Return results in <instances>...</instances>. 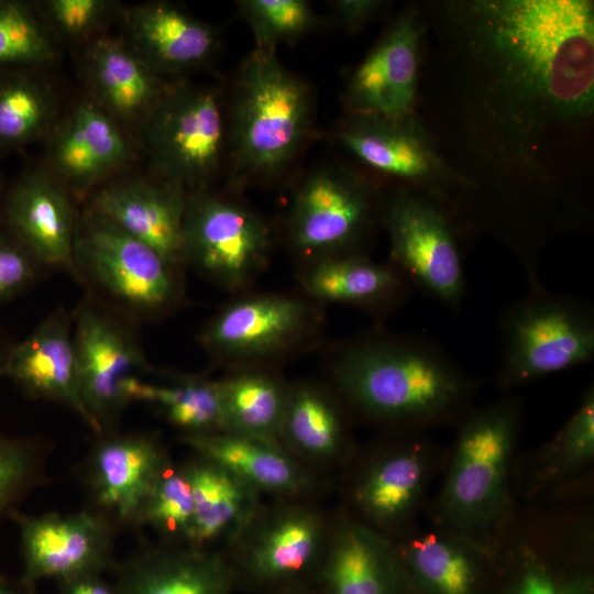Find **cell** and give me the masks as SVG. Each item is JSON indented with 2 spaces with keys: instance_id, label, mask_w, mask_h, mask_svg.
<instances>
[{
  "instance_id": "cell-26",
  "label": "cell",
  "mask_w": 594,
  "mask_h": 594,
  "mask_svg": "<svg viewBox=\"0 0 594 594\" xmlns=\"http://www.w3.org/2000/svg\"><path fill=\"white\" fill-rule=\"evenodd\" d=\"M194 514L188 538L202 543L242 531L253 518L254 488L237 475L207 460L186 470Z\"/></svg>"
},
{
  "instance_id": "cell-35",
  "label": "cell",
  "mask_w": 594,
  "mask_h": 594,
  "mask_svg": "<svg viewBox=\"0 0 594 594\" xmlns=\"http://www.w3.org/2000/svg\"><path fill=\"white\" fill-rule=\"evenodd\" d=\"M54 57L47 28L32 6L0 0V66H33Z\"/></svg>"
},
{
  "instance_id": "cell-2",
  "label": "cell",
  "mask_w": 594,
  "mask_h": 594,
  "mask_svg": "<svg viewBox=\"0 0 594 594\" xmlns=\"http://www.w3.org/2000/svg\"><path fill=\"white\" fill-rule=\"evenodd\" d=\"M332 375L358 413L411 430L459 421L476 389L475 381L437 341L381 329L344 343Z\"/></svg>"
},
{
  "instance_id": "cell-33",
  "label": "cell",
  "mask_w": 594,
  "mask_h": 594,
  "mask_svg": "<svg viewBox=\"0 0 594 594\" xmlns=\"http://www.w3.org/2000/svg\"><path fill=\"white\" fill-rule=\"evenodd\" d=\"M279 432L300 451L315 457H330L341 447L344 425L334 403L310 386L287 394Z\"/></svg>"
},
{
  "instance_id": "cell-39",
  "label": "cell",
  "mask_w": 594,
  "mask_h": 594,
  "mask_svg": "<svg viewBox=\"0 0 594 594\" xmlns=\"http://www.w3.org/2000/svg\"><path fill=\"white\" fill-rule=\"evenodd\" d=\"M111 8L106 0H50L44 2L43 13L59 33L80 38L101 28Z\"/></svg>"
},
{
  "instance_id": "cell-13",
  "label": "cell",
  "mask_w": 594,
  "mask_h": 594,
  "mask_svg": "<svg viewBox=\"0 0 594 594\" xmlns=\"http://www.w3.org/2000/svg\"><path fill=\"white\" fill-rule=\"evenodd\" d=\"M317 320L315 307L283 295H256L233 301L200 334L213 355L237 362L276 356L308 338Z\"/></svg>"
},
{
  "instance_id": "cell-19",
  "label": "cell",
  "mask_w": 594,
  "mask_h": 594,
  "mask_svg": "<svg viewBox=\"0 0 594 594\" xmlns=\"http://www.w3.org/2000/svg\"><path fill=\"white\" fill-rule=\"evenodd\" d=\"M130 44L156 74H177L207 63L218 48L217 32L165 1L135 6L124 13Z\"/></svg>"
},
{
  "instance_id": "cell-25",
  "label": "cell",
  "mask_w": 594,
  "mask_h": 594,
  "mask_svg": "<svg viewBox=\"0 0 594 594\" xmlns=\"http://www.w3.org/2000/svg\"><path fill=\"white\" fill-rule=\"evenodd\" d=\"M188 441L207 460L230 471L254 490L292 493L305 483L300 468L274 439L215 431L191 433Z\"/></svg>"
},
{
  "instance_id": "cell-40",
  "label": "cell",
  "mask_w": 594,
  "mask_h": 594,
  "mask_svg": "<svg viewBox=\"0 0 594 594\" xmlns=\"http://www.w3.org/2000/svg\"><path fill=\"white\" fill-rule=\"evenodd\" d=\"M38 263L11 235L0 233V304L20 293L35 277Z\"/></svg>"
},
{
  "instance_id": "cell-21",
  "label": "cell",
  "mask_w": 594,
  "mask_h": 594,
  "mask_svg": "<svg viewBox=\"0 0 594 594\" xmlns=\"http://www.w3.org/2000/svg\"><path fill=\"white\" fill-rule=\"evenodd\" d=\"M301 284L317 300L355 306L376 316L393 312L413 294V285L393 264L365 254L315 260L302 273Z\"/></svg>"
},
{
  "instance_id": "cell-30",
  "label": "cell",
  "mask_w": 594,
  "mask_h": 594,
  "mask_svg": "<svg viewBox=\"0 0 594 594\" xmlns=\"http://www.w3.org/2000/svg\"><path fill=\"white\" fill-rule=\"evenodd\" d=\"M219 383L223 431L274 439L280 429L288 392L262 373H241Z\"/></svg>"
},
{
  "instance_id": "cell-44",
  "label": "cell",
  "mask_w": 594,
  "mask_h": 594,
  "mask_svg": "<svg viewBox=\"0 0 594 594\" xmlns=\"http://www.w3.org/2000/svg\"><path fill=\"white\" fill-rule=\"evenodd\" d=\"M66 594H116L95 574H87L66 581Z\"/></svg>"
},
{
  "instance_id": "cell-43",
  "label": "cell",
  "mask_w": 594,
  "mask_h": 594,
  "mask_svg": "<svg viewBox=\"0 0 594 594\" xmlns=\"http://www.w3.org/2000/svg\"><path fill=\"white\" fill-rule=\"evenodd\" d=\"M519 594H575L559 587L550 578L538 570L529 571L521 583Z\"/></svg>"
},
{
  "instance_id": "cell-15",
  "label": "cell",
  "mask_w": 594,
  "mask_h": 594,
  "mask_svg": "<svg viewBox=\"0 0 594 594\" xmlns=\"http://www.w3.org/2000/svg\"><path fill=\"white\" fill-rule=\"evenodd\" d=\"M6 218L11 234L38 264L78 275L73 207L56 177L42 170L22 175L8 195Z\"/></svg>"
},
{
  "instance_id": "cell-23",
  "label": "cell",
  "mask_w": 594,
  "mask_h": 594,
  "mask_svg": "<svg viewBox=\"0 0 594 594\" xmlns=\"http://www.w3.org/2000/svg\"><path fill=\"white\" fill-rule=\"evenodd\" d=\"M164 473L161 448L153 439H108L96 450L94 482L98 502L121 520L141 515Z\"/></svg>"
},
{
  "instance_id": "cell-7",
  "label": "cell",
  "mask_w": 594,
  "mask_h": 594,
  "mask_svg": "<svg viewBox=\"0 0 594 594\" xmlns=\"http://www.w3.org/2000/svg\"><path fill=\"white\" fill-rule=\"evenodd\" d=\"M338 136L371 170L429 195L452 217L465 183L418 112L400 118L349 113Z\"/></svg>"
},
{
  "instance_id": "cell-46",
  "label": "cell",
  "mask_w": 594,
  "mask_h": 594,
  "mask_svg": "<svg viewBox=\"0 0 594 594\" xmlns=\"http://www.w3.org/2000/svg\"><path fill=\"white\" fill-rule=\"evenodd\" d=\"M4 356H6V352L3 353V352L0 350V374H1L2 367H3Z\"/></svg>"
},
{
  "instance_id": "cell-14",
  "label": "cell",
  "mask_w": 594,
  "mask_h": 594,
  "mask_svg": "<svg viewBox=\"0 0 594 594\" xmlns=\"http://www.w3.org/2000/svg\"><path fill=\"white\" fill-rule=\"evenodd\" d=\"M73 337L81 398L100 429L127 404L124 385L144 366V356L118 321L88 302L74 316Z\"/></svg>"
},
{
  "instance_id": "cell-38",
  "label": "cell",
  "mask_w": 594,
  "mask_h": 594,
  "mask_svg": "<svg viewBox=\"0 0 594 594\" xmlns=\"http://www.w3.org/2000/svg\"><path fill=\"white\" fill-rule=\"evenodd\" d=\"M194 514L190 483L186 471L162 474L142 515L164 531L188 538Z\"/></svg>"
},
{
  "instance_id": "cell-4",
  "label": "cell",
  "mask_w": 594,
  "mask_h": 594,
  "mask_svg": "<svg viewBox=\"0 0 594 594\" xmlns=\"http://www.w3.org/2000/svg\"><path fill=\"white\" fill-rule=\"evenodd\" d=\"M311 120L307 85L275 51L255 47L240 69L231 110L229 135L238 165L260 178L279 174L306 141Z\"/></svg>"
},
{
  "instance_id": "cell-8",
  "label": "cell",
  "mask_w": 594,
  "mask_h": 594,
  "mask_svg": "<svg viewBox=\"0 0 594 594\" xmlns=\"http://www.w3.org/2000/svg\"><path fill=\"white\" fill-rule=\"evenodd\" d=\"M152 163L163 180L201 191L218 172L227 138L219 92L166 87L144 121Z\"/></svg>"
},
{
  "instance_id": "cell-37",
  "label": "cell",
  "mask_w": 594,
  "mask_h": 594,
  "mask_svg": "<svg viewBox=\"0 0 594 594\" xmlns=\"http://www.w3.org/2000/svg\"><path fill=\"white\" fill-rule=\"evenodd\" d=\"M239 8L250 25L256 47L275 51L311 29L315 15L302 0H243Z\"/></svg>"
},
{
  "instance_id": "cell-1",
  "label": "cell",
  "mask_w": 594,
  "mask_h": 594,
  "mask_svg": "<svg viewBox=\"0 0 594 594\" xmlns=\"http://www.w3.org/2000/svg\"><path fill=\"white\" fill-rule=\"evenodd\" d=\"M429 7L422 12L426 32L448 74L458 141L466 162L473 161L463 176L464 216L510 239L566 228L582 208L547 167L557 145L579 140L593 119V1L460 0Z\"/></svg>"
},
{
  "instance_id": "cell-10",
  "label": "cell",
  "mask_w": 594,
  "mask_h": 594,
  "mask_svg": "<svg viewBox=\"0 0 594 594\" xmlns=\"http://www.w3.org/2000/svg\"><path fill=\"white\" fill-rule=\"evenodd\" d=\"M380 196L363 175L342 167H322L298 188L289 213L294 249L314 261L342 254H363Z\"/></svg>"
},
{
  "instance_id": "cell-22",
  "label": "cell",
  "mask_w": 594,
  "mask_h": 594,
  "mask_svg": "<svg viewBox=\"0 0 594 594\" xmlns=\"http://www.w3.org/2000/svg\"><path fill=\"white\" fill-rule=\"evenodd\" d=\"M85 72L95 102L116 121H145L166 88L128 44L112 37L92 41Z\"/></svg>"
},
{
  "instance_id": "cell-20",
  "label": "cell",
  "mask_w": 594,
  "mask_h": 594,
  "mask_svg": "<svg viewBox=\"0 0 594 594\" xmlns=\"http://www.w3.org/2000/svg\"><path fill=\"white\" fill-rule=\"evenodd\" d=\"M130 145L118 122L95 101L79 103L58 127L50 145L56 178L88 187L124 165Z\"/></svg>"
},
{
  "instance_id": "cell-9",
  "label": "cell",
  "mask_w": 594,
  "mask_h": 594,
  "mask_svg": "<svg viewBox=\"0 0 594 594\" xmlns=\"http://www.w3.org/2000/svg\"><path fill=\"white\" fill-rule=\"evenodd\" d=\"M75 261L108 296L143 314L170 307L178 296L175 267L153 248L89 209L76 226Z\"/></svg>"
},
{
  "instance_id": "cell-6",
  "label": "cell",
  "mask_w": 594,
  "mask_h": 594,
  "mask_svg": "<svg viewBox=\"0 0 594 594\" xmlns=\"http://www.w3.org/2000/svg\"><path fill=\"white\" fill-rule=\"evenodd\" d=\"M378 218L392 264L413 286L458 314L466 279L459 233L447 209L418 189L396 186L380 197Z\"/></svg>"
},
{
  "instance_id": "cell-41",
  "label": "cell",
  "mask_w": 594,
  "mask_h": 594,
  "mask_svg": "<svg viewBox=\"0 0 594 594\" xmlns=\"http://www.w3.org/2000/svg\"><path fill=\"white\" fill-rule=\"evenodd\" d=\"M31 474V459L19 443L0 438V514L13 502Z\"/></svg>"
},
{
  "instance_id": "cell-29",
  "label": "cell",
  "mask_w": 594,
  "mask_h": 594,
  "mask_svg": "<svg viewBox=\"0 0 594 594\" xmlns=\"http://www.w3.org/2000/svg\"><path fill=\"white\" fill-rule=\"evenodd\" d=\"M229 579L216 556L188 552L138 563L118 594H227Z\"/></svg>"
},
{
  "instance_id": "cell-36",
  "label": "cell",
  "mask_w": 594,
  "mask_h": 594,
  "mask_svg": "<svg viewBox=\"0 0 594 594\" xmlns=\"http://www.w3.org/2000/svg\"><path fill=\"white\" fill-rule=\"evenodd\" d=\"M594 457V387L581 400L554 438L542 449L538 475L542 482L572 473Z\"/></svg>"
},
{
  "instance_id": "cell-5",
  "label": "cell",
  "mask_w": 594,
  "mask_h": 594,
  "mask_svg": "<svg viewBox=\"0 0 594 594\" xmlns=\"http://www.w3.org/2000/svg\"><path fill=\"white\" fill-rule=\"evenodd\" d=\"M503 389L582 365L594 358V306L543 285L506 305L499 315Z\"/></svg>"
},
{
  "instance_id": "cell-28",
  "label": "cell",
  "mask_w": 594,
  "mask_h": 594,
  "mask_svg": "<svg viewBox=\"0 0 594 594\" xmlns=\"http://www.w3.org/2000/svg\"><path fill=\"white\" fill-rule=\"evenodd\" d=\"M323 539L319 517L306 510L285 513L257 534L251 544L249 565L262 580L295 575L316 558Z\"/></svg>"
},
{
  "instance_id": "cell-18",
  "label": "cell",
  "mask_w": 594,
  "mask_h": 594,
  "mask_svg": "<svg viewBox=\"0 0 594 594\" xmlns=\"http://www.w3.org/2000/svg\"><path fill=\"white\" fill-rule=\"evenodd\" d=\"M101 517L87 512L43 515L24 519L21 544L30 581H69L94 574L105 562L109 537Z\"/></svg>"
},
{
  "instance_id": "cell-32",
  "label": "cell",
  "mask_w": 594,
  "mask_h": 594,
  "mask_svg": "<svg viewBox=\"0 0 594 594\" xmlns=\"http://www.w3.org/2000/svg\"><path fill=\"white\" fill-rule=\"evenodd\" d=\"M471 544L475 543L457 532H422L406 543V557L435 594H470L474 584Z\"/></svg>"
},
{
  "instance_id": "cell-42",
  "label": "cell",
  "mask_w": 594,
  "mask_h": 594,
  "mask_svg": "<svg viewBox=\"0 0 594 594\" xmlns=\"http://www.w3.org/2000/svg\"><path fill=\"white\" fill-rule=\"evenodd\" d=\"M386 1L381 0H337L331 2L336 20L346 31H360L376 19L386 8Z\"/></svg>"
},
{
  "instance_id": "cell-3",
  "label": "cell",
  "mask_w": 594,
  "mask_h": 594,
  "mask_svg": "<svg viewBox=\"0 0 594 594\" xmlns=\"http://www.w3.org/2000/svg\"><path fill=\"white\" fill-rule=\"evenodd\" d=\"M522 420L519 399L468 410L452 449L438 510L449 528L477 546L498 521Z\"/></svg>"
},
{
  "instance_id": "cell-17",
  "label": "cell",
  "mask_w": 594,
  "mask_h": 594,
  "mask_svg": "<svg viewBox=\"0 0 594 594\" xmlns=\"http://www.w3.org/2000/svg\"><path fill=\"white\" fill-rule=\"evenodd\" d=\"M1 374L30 395L68 406L99 430L81 398L73 320L65 311L50 315L28 338L8 350Z\"/></svg>"
},
{
  "instance_id": "cell-34",
  "label": "cell",
  "mask_w": 594,
  "mask_h": 594,
  "mask_svg": "<svg viewBox=\"0 0 594 594\" xmlns=\"http://www.w3.org/2000/svg\"><path fill=\"white\" fill-rule=\"evenodd\" d=\"M54 103L46 86L20 72L0 76V150L23 146L51 124Z\"/></svg>"
},
{
  "instance_id": "cell-16",
  "label": "cell",
  "mask_w": 594,
  "mask_h": 594,
  "mask_svg": "<svg viewBox=\"0 0 594 594\" xmlns=\"http://www.w3.org/2000/svg\"><path fill=\"white\" fill-rule=\"evenodd\" d=\"M188 196L183 187L163 179H129L100 188L90 209L153 248L176 267L184 262Z\"/></svg>"
},
{
  "instance_id": "cell-31",
  "label": "cell",
  "mask_w": 594,
  "mask_h": 594,
  "mask_svg": "<svg viewBox=\"0 0 594 594\" xmlns=\"http://www.w3.org/2000/svg\"><path fill=\"white\" fill-rule=\"evenodd\" d=\"M127 403L156 404L176 426L193 433L223 431V408L219 381L185 380L168 386L142 382L132 376L124 386Z\"/></svg>"
},
{
  "instance_id": "cell-24",
  "label": "cell",
  "mask_w": 594,
  "mask_h": 594,
  "mask_svg": "<svg viewBox=\"0 0 594 594\" xmlns=\"http://www.w3.org/2000/svg\"><path fill=\"white\" fill-rule=\"evenodd\" d=\"M432 450L422 439L409 440L375 461L355 491L363 515L377 526L405 520L422 497L431 474Z\"/></svg>"
},
{
  "instance_id": "cell-27",
  "label": "cell",
  "mask_w": 594,
  "mask_h": 594,
  "mask_svg": "<svg viewBox=\"0 0 594 594\" xmlns=\"http://www.w3.org/2000/svg\"><path fill=\"white\" fill-rule=\"evenodd\" d=\"M392 552L373 528L342 525L331 542L327 576L332 594H388Z\"/></svg>"
},
{
  "instance_id": "cell-11",
  "label": "cell",
  "mask_w": 594,
  "mask_h": 594,
  "mask_svg": "<svg viewBox=\"0 0 594 594\" xmlns=\"http://www.w3.org/2000/svg\"><path fill=\"white\" fill-rule=\"evenodd\" d=\"M270 231L248 207L206 191L188 196L184 261L218 284L238 289L267 261Z\"/></svg>"
},
{
  "instance_id": "cell-12",
  "label": "cell",
  "mask_w": 594,
  "mask_h": 594,
  "mask_svg": "<svg viewBox=\"0 0 594 594\" xmlns=\"http://www.w3.org/2000/svg\"><path fill=\"white\" fill-rule=\"evenodd\" d=\"M424 41L422 6H408L351 74L344 91L349 113L384 118L416 113Z\"/></svg>"
},
{
  "instance_id": "cell-45",
  "label": "cell",
  "mask_w": 594,
  "mask_h": 594,
  "mask_svg": "<svg viewBox=\"0 0 594 594\" xmlns=\"http://www.w3.org/2000/svg\"><path fill=\"white\" fill-rule=\"evenodd\" d=\"M0 594H19L2 578H0Z\"/></svg>"
}]
</instances>
